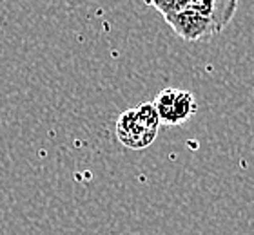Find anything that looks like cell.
Returning a JSON list of instances; mask_svg holds the SVG:
<instances>
[{
    "mask_svg": "<svg viewBox=\"0 0 254 235\" xmlns=\"http://www.w3.org/2000/svg\"><path fill=\"white\" fill-rule=\"evenodd\" d=\"M162 16L182 40L190 44L211 40L216 33H220L214 22L194 11H175V13H167Z\"/></svg>",
    "mask_w": 254,
    "mask_h": 235,
    "instance_id": "277c9868",
    "label": "cell"
},
{
    "mask_svg": "<svg viewBox=\"0 0 254 235\" xmlns=\"http://www.w3.org/2000/svg\"><path fill=\"white\" fill-rule=\"evenodd\" d=\"M151 103L158 114L160 123L169 127L186 123L198 110L194 94L184 89H176V87H167L160 91Z\"/></svg>",
    "mask_w": 254,
    "mask_h": 235,
    "instance_id": "3957f363",
    "label": "cell"
},
{
    "mask_svg": "<svg viewBox=\"0 0 254 235\" xmlns=\"http://www.w3.org/2000/svg\"><path fill=\"white\" fill-rule=\"evenodd\" d=\"M160 125L162 123L153 103L145 101L118 116L115 132H117V140L124 146L132 150H143L156 140Z\"/></svg>",
    "mask_w": 254,
    "mask_h": 235,
    "instance_id": "6da1fadb",
    "label": "cell"
},
{
    "mask_svg": "<svg viewBox=\"0 0 254 235\" xmlns=\"http://www.w3.org/2000/svg\"><path fill=\"white\" fill-rule=\"evenodd\" d=\"M147 5L160 11L162 15L175 13V11L200 13L214 22V26L218 27L220 33L231 24L234 13L238 9V2H234V0H164V2L147 0Z\"/></svg>",
    "mask_w": 254,
    "mask_h": 235,
    "instance_id": "7a4b0ae2",
    "label": "cell"
}]
</instances>
